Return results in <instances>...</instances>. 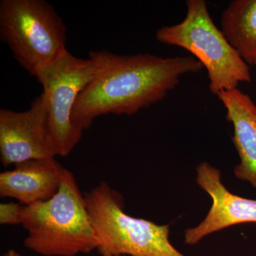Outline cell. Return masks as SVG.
Here are the masks:
<instances>
[{"mask_svg": "<svg viewBox=\"0 0 256 256\" xmlns=\"http://www.w3.org/2000/svg\"></svg>", "mask_w": 256, "mask_h": 256, "instance_id": "obj_14", "label": "cell"}, {"mask_svg": "<svg viewBox=\"0 0 256 256\" xmlns=\"http://www.w3.org/2000/svg\"><path fill=\"white\" fill-rule=\"evenodd\" d=\"M89 56L96 64L95 75L79 95L72 116L74 126L82 132L100 116H132L162 100L182 76L204 68L192 56L162 58L102 50L90 52Z\"/></svg>", "mask_w": 256, "mask_h": 256, "instance_id": "obj_1", "label": "cell"}, {"mask_svg": "<svg viewBox=\"0 0 256 256\" xmlns=\"http://www.w3.org/2000/svg\"><path fill=\"white\" fill-rule=\"evenodd\" d=\"M56 158L47 130L42 94L28 110H0V160L4 166Z\"/></svg>", "mask_w": 256, "mask_h": 256, "instance_id": "obj_7", "label": "cell"}, {"mask_svg": "<svg viewBox=\"0 0 256 256\" xmlns=\"http://www.w3.org/2000/svg\"><path fill=\"white\" fill-rule=\"evenodd\" d=\"M0 174V196L18 200L23 206L47 201L60 188L65 168L55 158L14 165Z\"/></svg>", "mask_w": 256, "mask_h": 256, "instance_id": "obj_9", "label": "cell"}, {"mask_svg": "<svg viewBox=\"0 0 256 256\" xmlns=\"http://www.w3.org/2000/svg\"><path fill=\"white\" fill-rule=\"evenodd\" d=\"M96 70L92 58H78L66 50L36 78L43 87L47 130L55 156H69L82 140L84 132L74 126L72 112Z\"/></svg>", "mask_w": 256, "mask_h": 256, "instance_id": "obj_6", "label": "cell"}, {"mask_svg": "<svg viewBox=\"0 0 256 256\" xmlns=\"http://www.w3.org/2000/svg\"><path fill=\"white\" fill-rule=\"evenodd\" d=\"M2 256H22L20 252H16L15 250H13V249H10V250H8V252H5L4 254H3Z\"/></svg>", "mask_w": 256, "mask_h": 256, "instance_id": "obj_13", "label": "cell"}, {"mask_svg": "<svg viewBox=\"0 0 256 256\" xmlns=\"http://www.w3.org/2000/svg\"><path fill=\"white\" fill-rule=\"evenodd\" d=\"M196 183L210 195L212 204L204 218L184 232V242L193 246L224 228L256 223V200L234 194L224 186L220 172L207 162L196 168Z\"/></svg>", "mask_w": 256, "mask_h": 256, "instance_id": "obj_8", "label": "cell"}, {"mask_svg": "<svg viewBox=\"0 0 256 256\" xmlns=\"http://www.w3.org/2000/svg\"><path fill=\"white\" fill-rule=\"evenodd\" d=\"M21 225L28 232L24 246L44 256L88 254L100 244L84 194L67 169L54 196L24 207Z\"/></svg>", "mask_w": 256, "mask_h": 256, "instance_id": "obj_2", "label": "cell"}, {"mask_svg": "<svg viewBox=\"0 0 256 256\" xmlns=\"http://www.w3.org/2000/svg\"><path fill=\"white\" fill-rule=\"evenodd\" d=\"M22 204L14 202L1 203L0 204V224L2 225H18L22 224L24 210Z\"/></svg>", "mask_w": 256, "mask_h": 256, "instance_id": "obj_12", "label": "cell"}, {"mask_svg": "<svg viewBox=\"0 0 256 256\" xmlns=\"http://www.w3.org/2000/svg\"><path fill=\"white\" fill-rule=\"evenodd\" d=\"M66 26L44 0H2L0 38L36 77L66 50Z\"/></svg>", "mask_w": 256, "mask_h": 256, "instance_id": "obj_5", "label": "cell"}, {"mask_svg": "<svg viewBox=\"0 0 256 256\" xmlns=\"http://www.w3.org/2000/svg\"><path fill=\"white\" fill-rule=\"evenodd\" d=\"M234 128L233 142L240 163L234 169L236 178L247 182L256 191V105L250 96L238 88L218 96Z\"/></svg>", "mask_w": 256, "mask_h": 256, "instance_id": "obj_10", "label": "cell"}, {"mask_svg": "<svg viewBox=\"0 0 256 256\" xmlns=\"http://www.w3.org/2000/svg\"><path fill=\"white\" fill-rule=\"evenodd\" d=\"M222 31L248 64L256 66V0H234L220 16Z\"/></svg>", "mask_w": 256, "mask_h": 256, "instance_id": "obj_11", "label": "cell"}, {"mask_svg": "<svg viewBox=\"0 0 256 256\" xmlns=\"http://www.w3.org/2000/svg\"><path fill=\"white\" fill-rule=\"evenodd\" d=\"M186 14L181 22L156 32L160 43L188 50L206 68L210 90L218 96L252 82L248 64L214 23L205 0H188Z\"/></svg>", "mask_w": 256, "mask_h": 256, "instance_id": "obj_3", "label": "cell"}, {"mask_svg": "<svg viewBox=\"0 0 256 256\" xmlns=\"http://www.w3.org/2000/svg\"><path fill=\"white\" fill-rule=\"evenodd\" d=\"M102 256H186L170 240V226L131 216L122 195L101 182L84 193Z\"/></svg>", "mask_w": 256, "mask_h": 256, "instance_id": "obj_4", "label": "cell"}]
</instances>
